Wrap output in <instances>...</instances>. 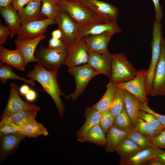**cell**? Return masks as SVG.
I'll use <instances>...</instances> for the list:
<instances>
[{"label": "cell", "mask_w": 165, "mask_h": 165, "mask_svg": "<svg viewBox=\"0 0 165 165\" xmlns=\"http://www.w3.org/2000/svg\"><path fill=\"white\" fill-rule=\"evenodd\" d=\"M30 1V0H13L12 6L18 12L21 10Z\"/></svg>", "instance_id": "ee69618b"}, {"label": "cell", "mask_w": 165, "mask_h": 165, "mask_svg": "<svg viewBox=\"0 0 165 165\" xmlns=\"http://www.w3.org/2000/svg\"><path fill=\"white\" fill-rule=\"evenodd\" d=\"M127 138L134 141L142 149L152 147L151 138L141 134L135 129L129 132Z\"/></svg>", "instance_id": "e575fe53"}, {"label": "cell", "mask_w": 165, "mask_h": 165, "mask_svg": "<svg viewBox=\"0 0 165 165\" xmlns=\"http://www.w3.org/2000/svg\"><path fill=\"white\" fill-rule=\"evenodd\" d=\"M108 32L115 33L122 32V30L118 26L117 21L107 23L98 22L82 28L78 38L99 35Z\"/></svg>", "instance_id": "d6986e66"}, {"label": "cell", "mask_w": 165, "mask_h": 165, "mask_svg": "<svg viewBox=\"0 0 165 165\" xmlns=\"http://www.w3.org/2000/svg\"><path fill=\"white\" fill-rule=\"evenodd\" d=\"M138 72L124 54L119 53L112 54L109 82L121 83L129 81L136 77Z\"/></svg>", "instance_id": "277c9868"}, {"label": "cell", "mask_w": 165, "mask_h": 165, "mask_svg": "<svg viewBox=\"0 0 165 165\" xmlns=\"http://www.w3.org/2000/svg\"><path fill=\"white\" fill-rule=\"evenodd\" d=\"M141 149L134 141L127 138L118 146L116 151L120 156V160H122L129 157Z\"/></svg>", "instance_id": "f546056e"}, {"label": "cell", "mask_w": 165, "mask_h": 165, "mask_svg": "<svg viewBox=\"0 0 165 165\" xmlns=\"http://www.w3.org/2000/svg\"><path fill=\"white\" fill-rule=\"evenodd\" d=\"M112 55L108 51L102 53L89 52L87 63L99 74L104 75L110 79L112 72Z\"/></svg>", "instance_id": "9a60e30c"}, {"label": "cell", "mask_w": 165, "mask_h": 165, "mask_svg": "<svg viewBox=\"0 0 165 165\" xmlns=\"http://www.w3.org/2000/svg\"><path fill=\"white\" fill-rule=\"evenodd\" d=\"M156 151L154 147L141 150L133 156L120 160L121 165H145L148 161L156 158Z\"/></svg>", "instance_id": "cb8c5ba5"}, {"label": "cell", "mask_w": 165, "mask_h": 165, "mask_svg": "<svg viewBox=\"0 0 165 165\" xmlns=\"http://www.w3.org/2000/svg\"><path fill=\"white\" fill-rule=\"evenodd\" d=\"M38 112L34 110L21 111L13 113L9 117L16 125L21 127L35 119Z\"/></svg>", "instance_id": "4dcf8cb0"}, {"label": "cell", "mask_w": 165, "mask_h": 165, "mask_svg": "<svg viewBox=\"0 0 165 165\" xmlns=\"http://www.w3.org/2000/svg\"><path fill=\"white\" fill-rule=\"evenodd\" d=\"M58 72L47 70L38 63L34 65L33 69L27 74V76L29 79L39 82L44 91L51 97L62 120L63 118L65 107L61 97L65 95L61 91L58 84Z\"/></svg>", "instance_id": "6da1fadb"}, {"label": "cell", "mask_w": 165, "mask_h": 165, "mask_svg": "<svg viewBox=\"0 0 165 165\" xmlns=\"http://www.w3.org/2000/svg\"><path fill=\"white\" fill-rule=\"evenodd\" d=\"M102 113L91 107L86 109L84 116L86 120L83 125L77 132V140L81 142L88 131L99 124Z\"/></svg>", "instance_id": "44dd1931"}, {"label": "cell", "mask_w": 165, "mask_h": 165, "mask_svg": "<svg viewBox=\"0 0 165 165\" xmlns=\"http://www.w3.org/2000/svg\"><path fill=\"white\" fill-rule=\"evenodd\" d=\"M114 119L109 110L102 113L99 125L105 133L113 125Z\"/></svg>", "instance_id": "f35d334b"}, {"label": "cell", "mask_w": 165, "mask_h": 165, "mask_svg": "<svg viewBox=\"0 0 165 165\" xmlns=\"http://www.w3.org/2000/svg\"><path fill=\"white\" fill-rule=\"evenodd\" d=\"M41 2L30 1L26 6L18 12L21 24L30 21L47 18L41 13Z\"/></svg>", "instance_id": "ffe728a7"}, {"label": "cell", "mask_w": 165, "mask_h": 165, "mask_svg": "<svg viewBox=\"0 0 165 165\" xmlns=\"http://www.w3.org/2000/svg\"><path fill=\"white\" fill-rule=\"evenodd\" d=\"M154 147L156 151L155 158L160 160L165 164V151L159 148Z\"/></svg>", "instance_id": "bcb514c9"}, {"label": "cell", "mask_w": 165, "mask_h": 165, "mask_svg": "<svg viewBox=\"0 0 165 165\" xmlns=\"http://www.w3.org/2000/svg\"><path fill=\"white\" fill-rule=\"evenodd\" d=\"M64 46H67L61 39L51 37L49 40V47L51 48H57Z\"/></svg>", "instance_id": "f6af8a7d"}, {"label": "cell", "mask_w": 165, "mask_h": 165, "mask_svg": "<svg viewBox=\"0 0 165 165\" xmlns=\"http://www.w3.org/2000/svg\"><path fill=\"white\" fill-rule=\"evenodd\" d=\"M105 134L99 124L96 125L88 131L81 142H88L105 145L106 141Z\"/></svg>", "instance_id": "83f0119b"}, {"label": "cell", "mask_w": 165, "mask_h": 165, "mask_svg": "<svg viewBox=\"0 0 165 165\" xmlns=\"http://www.w3.org/2000/svg\"><path fill=\"white\" fill-rule=\"evenodd\" d=\"M117 87L114 83L109 82L106 85V90L100 100L92 106L101 113L109 109Z\"/></svg>", "instance_id": "4316f807"}, {"label": "cell", "mask_w": 165, "mask_h": 165, "mask_svg": "<svg viewBox=\"0 0 165 165\" xmlns=\"http://www.w3.org/2000/svg\"><path fill=\"white\" fill-rule=\"evenodd\" d=\"M31 1H41L42 2L43 0H30Z\"/></svg>", "instance_id": "f5cc1de1"}, {"label": "cell", "mask_w": 165, "mask_h": 165, "mask_svg": "<svg viewBox=\"0 0 165 165\" xmlns=\"http://www.w3.org/2000/svg\"><path fill=\"white\" fill-rule=\"evenodd\" d=\"M134 129L141 134L150 138L155 136L159 133L153 129L145 121L139 117Z\"/></svg>", "instance_id": "8d00e7d4"}, {"label": "cell", "mask_w": 165, "mask_h": 165, "mask_svg": "<svg viewBox=\"0 0 165 165\" xmlns=\"http://www.w3.org/2000/svg\"><path fill=\"white\" fill-rule=\"evenodd\" d=\"M163 38L161 22L155 20L153 25L152 37L151 43V59L149 66L147 70L146 87L148 95H150L151 94L155 70L160 55Z\"/></svg>", "instance_id": "5b68a950"}, {"label": "cell", "mask_w": 165, "mask_h": 165, "mask_svg": "<svg viewBox=\"0 0 165 165\" xmlns=\"http://www.w3.org/2000/svg\"><path fill=\"white\" fill-rule=\"evenodd\" d=\"M45 38L44 34H42L32 39L26 40L16 39L14 41L16 49L20 50L22 53L26 65L30 62H37V60L35 55V51L39 42L44 39Z\"/></svg>", "instance_id": "2e32d148"}, {"label": "cell", "mask_w": 165, "mask_h": 165, "mask_svg": "<svg viewBox=\"0 0 165 165\" xmlns=\"http://www.w3.org/2000/svg\"><path fill=\"white\" fill-rule=\"evenodd\" d=\"M10 93L6 108L1 118L9 117L13 113L23 111L34 110L38 112L40 107L29 102L23 101L19 95V88L14 82L9 83Z\"/></svg>", "instance_id": "ba28073f"}, {"label": "cell", "mask_w": 165, "mask_h": 165, "mask_svg": "<svg viewBox=\"0 0 165 165\" xmlns=\"http://www.w3.org/2000/svg\"><path fill=\"white\" fill-rule=\"evenodd\" d=\"M25 96L27 101L29 102H32L36 99L37 94L35 90L30 89Z\"/></svg>", "instance_id": "7dc6e473"}, {"label": "cell", "mask_w": 165, "mask_h": 165, "mask_svg": "<svg viewBox=\"0 0 165 165\" xmlns=\"http://www.w3.org/2000/svg\"><path fill=\"white\" fill-rule=\"evenodd\" d=\"M147 70H138L136 77L133 79L121 83H114L117 87L129 92L136 97L141 103L148 104V99L146 91Z\"/></svg>", "instance_id": "9c48e42d"}, {"label": "cell", "mask_w": 165, "mask_h": 165, "mask_svg": "<svg viewBox=\"0 0 165 165\" xmlns=\"http://www.w3.org/2000/svg\"><path fill=\"white\" fill-rule=\"evenodd\" d=\"M142 103L134 95L126 90L124 98V106L135 128L141 110Z\"/></svg>", "instance_id": "d4e9b609"}, {"label": "cell", "mask_w": 165, "mask_h": 165, "mask_svg": "<svg viewBox=\"0 0 165 165\" xmlns=\"http://www.w3.org/2000/svg\"><path fill=\"white\" fill-rule=\"evenodd\" d=\"M113 125L120 129L128 132L134 129L124 106L122 111L114 117Z\"/></svg>", "instance_id": "836d02e7"}, {"label": "cell", "mask_w": 165, "mask_h": 165, "mask_svg": "<svg viewBox=\"0 0 165 165\" xmlns=\"http://www.w3.org/2000/svg\"><path fill=\"white\" fill-rule=\"evenodd\" d=\"M129 132L118 128L113 125L109 129L106 135L105 149L108 152L116 151L118 146L127 138Z\"/></svg>", "instance_id": "603a6c76"}, {"label": "cell", "mask_w": 165, "mask_h": 165, "mask_svg": "<svg viewBox=\"0 0 165 165\" xmlns=\"http://www.w3.org/2000/svg\"><path fill=\"white\" fill-rule=\"evenodd\" d=\"M68 71L75 79L76 88L73 93L66 96V97L73 101L82 93L89 82L99 74L88 63L68 68Z\"/></svg>", "instance_id": "8992f818"}, {"label": "cell", "mask_w": 165, "mask_h": 165, "mask_svg": "<svg viewBox=\"0 0 165 165\" xmlns=\"http://www.w3.org/2000/svg\"><path fill=\"white\" fill-rule=\"evenodd\" d=\"M0 13L11 31L10 38L16 35L21 25L18 12L12 5L0 8Z\"/></svg>", "instance_id": "7402d4cb"}, {"label": "cell", "mask_w": 165, "mask_h": 165, "mask_svg": "<svg viewBox=\"0 0 165 165\" xmlns=\"http://www.w3.org/2000/svg\"><path fill=\"white\" fill-rule=\"evenodd\" d=\"M0 63L6 64L19 71L25 70L26 64L24 57L21 51L17 49L11 50L0 46Z\"/></svg>", "instance_id": "ac0fdd59"}, {"label": "cell", "mask_w": 165, "mask_h": 165, "mask_svg": "<svg viewBox=\"0 0 165 165\" xmlns=\"http://www.w3.org/2000/svg\"><path fill=\"white\" fill-rule=\"evenodd\" d=\"M52 37L62 40L63 38V34L62 32L59 28L53 30L51 34Z\"/></svg>", "instance_id": "c3c4849f"}, {"label": "cell", "mask_w": 165, "mask_h": 165, "mask_svg": "<svg viewBox=\"0 0 165 165\" xmlns=\"http://www.w3.org/2000/svg\"><path fill=\"white\" fill-rule=\"evenodd\" d=\"M89 54L83 38H78L68 47L67 55L63 64L70 68L87 63Z\"/></svg>", "instance_id": "30bf717a"}, {"label": "cell", "mask_w": 165, "mask_h": 165, "mask_svg": "<svg viewBox=\"0 0 165 165\" xmlns=\"http://www.w3.org/2000/svg\"><path fill=\"white\" fill-rule=\"evenodd\" d=\"M154 5L155 11V19L157 21L161 22L163 13L160 4L159 0H152Z\"/></svg>", "instance_id": "7bdbcfd3"}, {"label": "cell", "mask_w": 165, "mask_h": 165, "mask_svg": "<svg viewBox=\"0 0 165 165\" xmlns=\"http://www.w3.org/2000/svg\"><path fill=\"white\" fill-rule=\"evenodd\" d=\"M54 24H56L54 20L46 18L22 24L16 34V39L26 40L36 38L44 34L49 26Z\"/></svg>", "instance_id": "8fae6325"}, {"label": "cell", "mask_w": 165, "mask_h": 165, "mask_svg": "<svg viewBox=\"0 0 165 165\" xmlns=\"http://www.w3.org/2000/svg\"><path fill=\"white\" fill-rule=\"evenodd\" d=\"M54 20L62 32V41L68 47L77 38L82 27L66 12L60 9Z\"/></svg>", "instance_id": "52a82bcc"}, {"label": "cell", "mask_w": 165, "mask_h": 165, "mask_svg": "<svg viewBox=\"0 0 165 165\" xmlns=\"http://www.w3.org/2000/svg\"><path fill=\"white\" fill-rule=\"evenodd\" d=\"M145 165H165V164L160 160L156 158H154L147 161Z\"/></svg>", "instance_id": "681fc988"}, {"label": "cell", "mask_w": 165, "mask_h": 165, "mask_svg": "<svg viewBox=\"0 0 165 165\" xmlns=\"http://www.w3.org/2000/svg\"><path fill=\"white\" fill-rule=\"evenodd\" d=\"M138 117L145 121L155 130L160 132L164 128L160 122L152 114L140 110L138 113Z\"/></svg>", "instance_id": "74e56055"}, {"label": "cell", "mask_w": 165, "mask_h": 165, "mask_svg": "<svg viewBox=\"0 0 165 165\" xmlns=\"http://www.w3.org/2000/svg\"><path fill=\"white\" fill-rule=\"evenodd\" d=\"M115 34L108 32L83 38L89 52L102 53L108 51V43Z\"/></svg>", "instance_id": "e0dca14e"}, {"label": "cell", "mask_w": 165, "mask_h": 165, "mask_svg": "<svg viewBox=\"0 0 165 165\" xmlns=\"http://www.w3.org/2000/svg\"><path fill=\"white\" fill-rule=\"evenodd\" d=\"M8 79L17 80L24 82L32 86L35 85L34 81L27 79L16 75L13 72V67L6 64L0 63V80L5 84Z\"/></svg>", "instance_id": "f1b7e54d"}, {"label": "cell", "mask_w": 165, "mask_h": 165, "mask_svg": "<svg viewBox=\"0 0 165 165\" xmlns=\"http://www.w3.org/2000/svg\"><path fill=\"white\" fill-rule=\"evenodd\" d=\"M20 127L19 133L28 138H35L41 135L46 136L49 134L46 128L43 124L37 122L35 119Z\"/></svg>", "instance_id": "484cf974"}, {"label": "cell", "mask_w": 165, "mask_h": 165, "mask_svg": "<svg viewBox=\"0 0 165 165\" xmlns=\"http://www.w3.org/2000/svg\"><path fill=\"white\" fill-rule=\"evenodd\" d=\"M152 146L165 149V128L156 136L151 138Z\"/></svg>", "instance_id": "ab89813d"}, {"label": "cell", "mask_w": 165, "mask_h": 165, "mask_svg": "<svg viewBox=\"0 0 165 165\" xmlns=\"http://www.w3.org/2000/svg\"><path fill=\"white\" fill-rule=\"evenodd\" d=\"M68 47L57 48L40 46L37 50L35 57L37 63L50 71H58L67 56Z\"/></svg>", "instance_id": "3957f363"}, {"label": "cell", "mask_w": 165, "mask_h": 165, "mask_svg": "<svg viewBox=\"0 0 165 165\" xmlns=\"http://www.w3.org/2000/svg\"><path fill=\"white\" fill-rule=\"evenodd\" d=\"M109 111L115 117L122 110L124 106V98L126 90L117 87Z\"/></svg>", "instance_id": "1f68e13d"}, {"label": "cell", "mask_w": 165, "mask_h": 165, "mask_svg": "<svg viewBox=\"0 0 165 165\" xmlns=\"http://www.w3.org/2000/svg\"><path fill=\"white\" fill-rule=\"evenodd\" d=\"M59 5L60 9L66 12L82 28L96 23L104 22L81 1L59 0Z\"/></svg>", "instance_id": "7a4b0ae2"}, {"label": "cell", "mask_w": 165, "mask_h": 165, "mask_svg": "<svg viewBox=\"0 0 165 165\" xmlns=\"http://www.w3.org/2000/svg\"><path fill=\"white\" fill-rule=\"evenodd\" d=\"M26 137L19 133L0 136V163L15 152L21 141Z\"/></svg>", "instance_id": "5bb4252c"}, {"label": "cell", "mask_w": 165, "mask_h": 165, "mask_svg": "<svg viewBox=\"0 0 165 165\" xmlns=\"http://www.w3.org/2000/svg\"><path fill=\"white\" fill-rule=\"evenodd\" d=\"M13 0H0V8L7 7L11 5Z\"/></svg>", "instance_id": "816d5d0a"}, {"label": "cell", "mask_w": 165, "mask_h": 165, "mask_svg": "<svg viewBox=\"0 0 165 165\" xmlns=\"http://www.w3.org/2000/svg\"><path fill=\"white\" fill-rule=\"evenodd\" d=\"M69 1H82V0H66Z\"/></svg>", "instance_id": "db71d44e"}, {"label": "cell", "mask_w": 165, "mask_h": 165, "mask_svg": "<svg viewBox=\"0 0 165 165\" xmlns=\"http://www.w3.org/2000/svg\"><path fill=\"white\" fill-rule=\"evenodd\" d=\"M150 95L165 96V41L162 40L160 55L155 70Z\"/></svg>", "instance_id": "4fadbf2b"}, {"label": "cell", "mask_w": 165, "mask_h": 165, "mask_svg": "<svg viewBox=\"0 0 165 165\" xmlns=\"http://www.w3.org/2000/svg\"><path fill=\"white\" fill-rule=\"evenodd\" d=\"M141 110L152 114L165 128V115L160 114L155 112L148 106V104L142 103Z\"/></svg>", "instance_id": "60d3db41"}, {"label": "cell", "mask_w": 165, "mask_h": 165, "mask_svg": "<svg viewBox=\"0 0 165 165\" xmlns=\"http://www.w3.org/2000/svg\"><path fill=\"white\" fill-rule=\"evenodd\" d=\"M20 127L16 125L9 117L1 118L0 122V136L19 133Z\"/></svg>", "instance_id": "d590c367"}, {"label": "cell", "mask_w": 165, "mask_h": 165, "mask_svg": "<svg viewBox=\"0 0 165 165\" xmlns=\"http://www.w3.org/2000/svg\"><path fill=\"white\" fill-rule=\"evenodd\" d=\"M81 1L104 22L107 23L117 21L119 10L113 5L98 0H82Z\"/></svg>", "instance_id": "7c38bea8"}, {"label": "cell", "mask_w": 165, "mask_h": 165, "mask_svg": "<svg viewBox=\"0 0 165 165\" xmlns=\"http://www.w3.org/2000/svg\"><path fill=\"white\" fill-rule=\"evenodd\" d=\"M42 2L41 13L47 18L54 20L60 9L59 0H43Z\"/></svg>", "instance_id": "d6a6232c"}, {"label": "cell", "mask_w": 165, "mask_h": 165, "mask_svg": "<svg viewBox=\"0 0 165 165\" xmlns=\"http://www.w3.org/2000/svg\"><path fill=\"white\" fill-rule=\"evenodd\" d=\"M11 35V31L8 26L2 24H0V46L6 42L7 39Z\"/></svg>", "instance_id": "b9f144b4"}, {"label": "cell", "mask_w": 165, "mask_h": 165, "mask_svg": "<svg viewBox=\"0 0 165 165\" xmlns=\"http://www.w3.org/2000/svg\"><path fill=\"white\" fill-rule=\"evenodd\" d=\"M30 90V87L28 85L24 84L20 87L19 91L21 95L25 96Z\"/></svg>", "instance_id": "f907efd6"}]
</instances>
